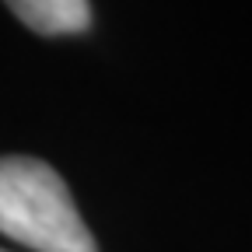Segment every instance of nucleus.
Returning <instances> with one entry per match:
<instances>
[{
    "instance_id": "nucleus-1",
    "label": "nucleus",
    "mask_w": 252,
    "mask_h": 252,
    "mask_svg": "<svg viewBox=\"0 0 252 252\" xmlns=\"http://www.w3.org/2000/svg\"><path fill=\"white\" fill-rule=\"evenodd\" d=\"M0 235L35 252H98L67 182L25 154L0 158Z\"/></svg>"
},
{
    "instance_id": "nucleus-2",
    "label": "nucleus",
    "mask_w": 252,
    "mask_h": 252,
    "mask_svg": "<svg viewBox=\"0 0 252 252\" xmlns=\"http://www.w3.org/2000/svg\"><path fill=\"white\" fill-rule=\"evenodd\" d=\"M4 4L39 35H77L91 25L88 0H4Z\"/></svg>"
},
{
    "instance_id": "nucleus-3",
    "label": "nucleus",
    "mask_w": 252,
    "mask_h": 252,
    "mask_svg": "<svg viewBox=\"0 0 252 252\" xmlns=\"http://www.w3.org/2000/svg\"><path fill=\"white\" fill-rule=\"evenodd\" d=\"M0 252H7V249H0Z\"/></svg>"
}]
</instances>
